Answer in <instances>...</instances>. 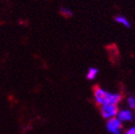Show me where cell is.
<instances>
[{"label": "cell", "instance_id": "cell-1", "mask_svg": "<svg viewBox=\"0 0 135 134\" xmlns=\"http://www.w3.org/2000/svg\"><path fill=\"white\" fill-rule=\"evenodd\" d=\"M94 99L99 106H104L108 104L117 105L122 100V95L119 93H112L109 91H106L103 88L99 86L94 87Z\"/></svg>", "mask_w": 135, "mask_h": 134}, {"label": "cell", "instance_id": "cell-2", "mask_svg": "<svg viewBox=\"0 0 135 134\" xmlns=\"http://www.w3.org/2000/svg\"><path fill=\"white\" fill-rule=\"evenodd\" d=\"M119 111L117 105L108 104L104 106H100V113L102 117L105 119H111V118L116 117L117 113Z\"/></svg>", "mask_w": 135, "mask_h": 134}, {"label": "cell", "instance_id": "cell-3", "mask_svg": "<svg viewBox=\"0 0 135 134\" xmlns=\"http://www.w3.org/2000/svg\"><path fill=\"white\" fill-rule=\"evenodd\" d=\"M122 128V122L119 121L116 117L108 119L106 123V128L112 134H121Z\"/></svg>", "mask_w": 135, "mask_h": 134}, {"label": "cell", "instance_id": "cell-4", "mask_svg": "<svg viewBox=\"0 0 135 134\" xmlns=\"http://www.w3.org/2000/svg\"><path fill=\"white\" fill-rule=\"evenodd\" d=\"M116 118L120 122H129L133 118V113L129 109H122L119 110L116 115Z\"/></svg>", "mask_w": 135, "mask_h": 134}, {"label": "cell", "instance_id": "cell-5", "mask_svg": "<svg viewBox=\"0 0 135 134\" xmlns=\"http://www.w3.org/2000/svg\"><path fill=\"white\" fill-rule=\"evenodd\" d=\"M114 20H115V22L117 23H119V25H122L123 26H125V27H128V28L131 27V23H129V21L127 19L126 17L122 16V15L115 16Z\"/></svg>", "mask_w": 135, "mask_h": 134}, {"label": "cell", "instance_id": "cell-6", "mask_svg": "<svg viewBox=\"0 0 135 134\" xmlns=\"http://www.w3.org/2000/svg\"><path fill=\"white\" fill-rule=\"evenodd\" d=\"M98 73H99V69H96V68H94V67H91L90 69H88V71H87L86 78L88 80H90V81H92V80H94L96 77H97Z\"/></svg>", "mask_w": 135, "mask_h": 134}, {"label": "cell", "instance_id": "cell-7", "mask_svg": "<svg viewBox=\"0 0 135 134\" xmlns=\"http://www.w3.org/2000/svg\"><path fill=\"white\" fill-rule=\"evenodd\" d=\"M60 13L65 17H71L72 16V11L69 8H67V7H62V8H60Z\"/></svg>", "mask_w": 135, "mask_h": 134}, {"label": "cell", "instance_id": "cell-8", "mask_svg": "<svg viewBox=\"0 0 135 134\" xmlns=\"http://www.w3.org/2000/svg\"><path fill=\"white\" fill-rule=\"evenodd\" d=\"M127 102L128 105L131 109H135V98L134 97H129L128 99H127Z\"/></svg>", "mask_w": 135, "mask_h": 134}, {"label": "cell", "instance_id": "cell-9", "mask_svg": "<svg viewBox=\"0 0 135 134\" xmlns=\"http://www.w3.org/2000/svg\"><path fill=\"white\" fill-rule=\"evenodd\" d=\"M125 134H135V127H131V128H129L125 132Z\"/></svg>", "mask_w": 135, "mask_h": 134}, {"label": "cell", "instance_id": "cell-10", "mask_svg": "<svg viewBox=\"0 0 135 134\" xmlns=\"http://www.w3.org/2000/svg\"><path fill=\"white\" fill-rule=\"evenodd\" d=\"M133 117H134V119H135V112H134V114H133Z\"/></svg>", "mask_w": 135, "mask_h": 134}]
</instances>
